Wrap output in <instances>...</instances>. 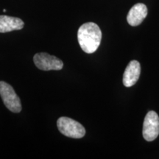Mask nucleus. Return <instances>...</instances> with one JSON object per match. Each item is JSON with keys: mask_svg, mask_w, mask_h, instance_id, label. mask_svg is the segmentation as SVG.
Wrapping results in <instances>:
<instances>
[{"mask_svg": "<svg viewBox=\"0 0 159 159\" xmlns=\"http://www.w3.org/2000/svg\"><path fill=\"white\" fill-rule=\"evenodd\" d=\"M102 39V32L99 26L94 22L83 24L77 32V40L81 49L85 52L91 54L97 51Z\"/></svg>", "mask_w": 159, "mask_h": 159, "instance_id": "nucleus-1", "label": "nucleus"}, {"mask_svg": "<svg viewBox=\"0 0 159 159\" xmlns=\"http://www.w3.org/2000/svg\"><path fill=\"white\" fill-rule=\"evenodd\" d=\"M57 126L60 132L64 136L72 139H81L85 136L84 127L74 119L62 116L57 121Z\"/></svg>", "mask_w": 159, "mask_h": 159, "instance_id": "nucleus-2", "label": "nucleus"}, {"mask_svg": "<svg viewBox=\"0 0 159 159\" xmlns=\"http://www.w3.org/2000/svg\"><path fill=\"white\" fill-rule=\"evenodd\" d=\"M0 96L4 105L13 113H19L21 111V103L19 97L16 94L14 89L8 83L0 81Z\"/></svg>", "mask_w": 159, "mask_h": 159, "instance_id": "nucleus-3", "label": "nucleus"}, {"mask_svg": "<svg viewBox=\"0 0 159 159\" xmlns=\"http://www.w3.org/2000/svg\"><path fill=\"white\" fill-rule=\"evenodd\" d=\"M33 61L37 68L43 71L61 70L63 67V63L61 59L46 52L35 54Z\"/></svg>", "mask_w": 159, "mask_h": 159, "instance_id": "nucleus-4", "label": "nucleus"}, {"mask_svg": "<svg viewBox=\"0 0 159 159\" xmlns=\"http://www.w3.org/2000/svg\"><path fill=\"white\" fill-rule=\"evenodd\" d=\"M143 137L148 142L154 141L159 135V116L156 111L147 114L143 124Z\"/></svg>", "mask_w": 159, "mask_h": 159, "instance_id": "nucleus-5", "label": "nucleus"}, {"mask_svg": "<svg viewBox=\"0 0 159 159\" xmlns=\"http://www.w3.org/2000/svg\"><path fill=\"white\" fill-rule=\"evenodd\" d=\"M141 65L139 61H131L123 74V84L125 87H131L136 84L140 77Z\"/></svg>", "mask_w": 159, "mask_h": 159, "instance_id": "nucleus-6", "label": "nucleus"}, {"mask_svg": "<svg viewBox=\"0 0 159 159\" xmlns=\"http://www.w3.org/2000/svg\"><path fill=\"white\" fill-rule=\"evenodd\" d=\"M148 7L144 4H136L129 11L127 16V21L130 26L136 27L142 24L148 16Z\"/></svg>", "mask_w": 159, "mask_h": 159, "instance_id": "nucleus-7", "label": "nucleus"}, {"mask_svg": "<svg viewBox=\"0 0 159 159\" xmlns=\"http://www.w3.org/2000/svg\"><path fill=\"white\" fill-rule=\"evenodd\" d=\"M24 21L21 19L8 16H0V33L19 30L24 27Z\"/></svg>", "mask_w": 159, "mask_h": 159, "instance_id": "nucleus-8", "label": "nucleus"}, {"mask_svg": "<svg viewBox=\"0 0 159 159\" xmlns=\"http://www.w3.org/2000/svg\"><path fill=\"white\" fill-rule=\"evenodd\" d=\"M6 11H7V10H6V9H4L3 10V12H6Z\"/></svg>", "mask_w": 159, "mask_h": 159, "instance_id": "nucleus-9", "label": "nucleus"}]
</instances>
